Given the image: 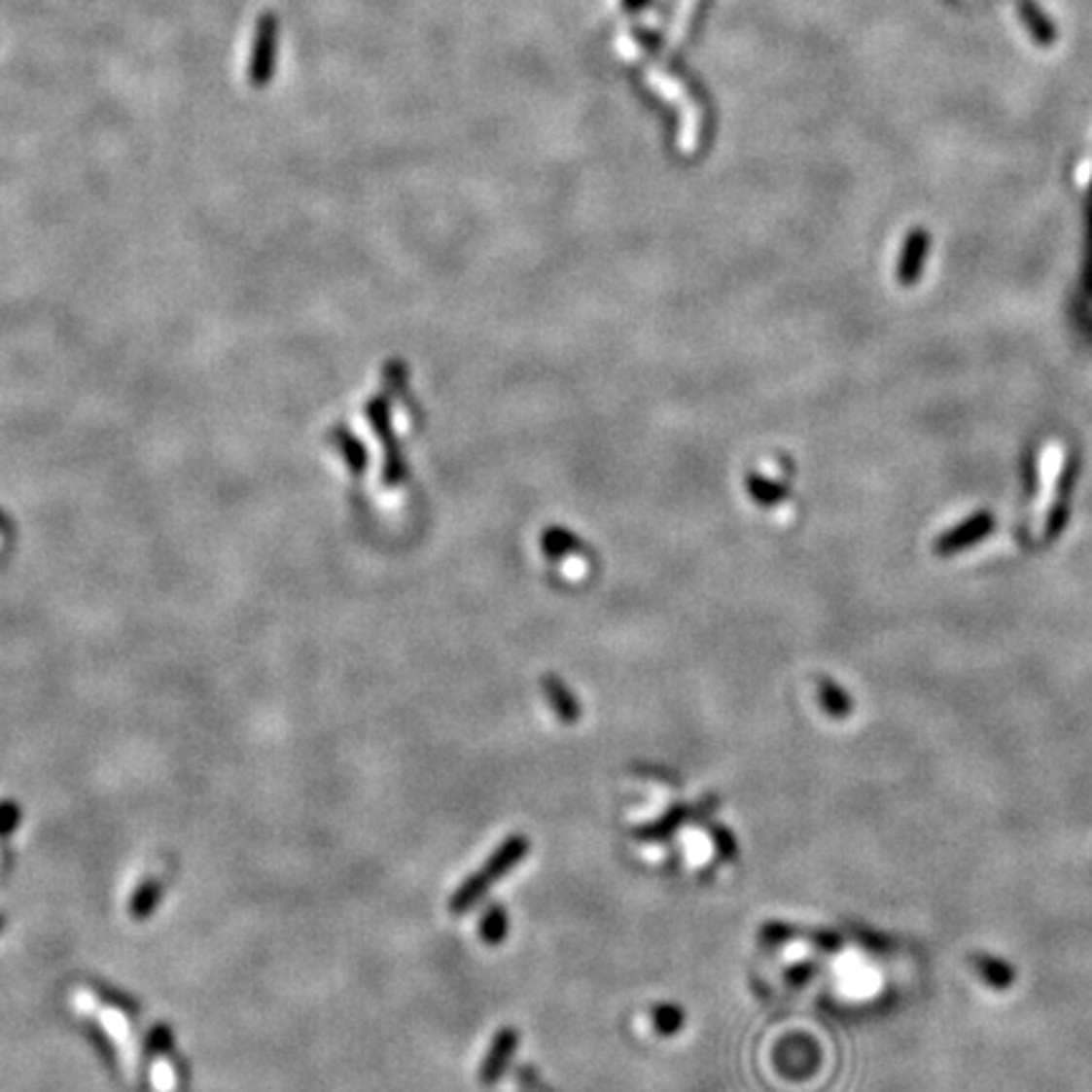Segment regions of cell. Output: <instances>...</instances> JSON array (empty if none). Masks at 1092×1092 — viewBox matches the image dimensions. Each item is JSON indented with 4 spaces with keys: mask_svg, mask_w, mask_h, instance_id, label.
Listing matches in <instances>:
<instances>
[{
    "mask_svg": "<svg viewBox=\"0 0 1092 1092\" xmlns=\"http://www.w3.org/2000/svg\"><path fill=\"white\" fill-rule=\"evenodd\" d=\"M529 850H531V840L526 837V834L516 832L511 834V837H506V840L493 850L491 858H488L486 863L474 872V875H468V878L455 888V893L448 900L450 916H463V913H468V910L474 908L478 900H483L493 885L499 883L501 878H506V875H509V872H511L513 867L529 855Z\"/></svg>",
    "mask_w": 1092,
    "mask_h": 1092,
    "instance_id": "cell-1",
    "label": "cell"
},
{
    "mask_svg": "<svg viewBox=\"0 0 1092 1092\" xmlns=\"http://www.w3.org/2000/svg\"><path fill=\"white\" fill-rule=\"evenodd\" d=\"M645 76H648V84L655 88L657 94L665 96L668 101H676L678 107H681L683 112L681 145L683 150H693L695 142H698V134H701L703 114H701V107L695 104L693 94L688 91V87H686L681 79H676V76H670L663 66H651Z\"/></svg>",
    "mask_w": 1092,
    "mask_h": 1092,
    "instance_id": "cell-2",
    "label": "cell"
},
{
    "mask_svg": "<svg viewBox=\"0 0 1092 1092\" xmlns=\"http://www.w3.org/2000/svg\"><path fill=\"white\" fill-rule=\"evenodd\" d=\"M719 804H721L719 794H703L701 799L693 804H676V807H670L665 815L657 817L655 822L635 829V837L643 842H663L668 840V837H673L686 822L708 820L711 812L719 809Z\"/></svg>",
    "mask_w": 1092,
    "mask_h": 1092,
    "instance_id": "cell-3",
    "label": "cell"
},
{
    "mask_svg": "<svg viewBox=\"0 0 1092 1092\" xmlns=\"http://www.w3.org/2000/svg\"><path fill=\"white\" fill-rule=\"evenodd\" d=\"M276 16L273 13H264L259 18V25H256L251 63H248V79H251V84L256 88L268 87V82H271L273 69H276Z\"/></svg>",
    "mask_w": 1092,
    "mask_h": 1092,
    "instance_id": "cell-4",
    "label": "cell"
},
{
    "mask_svg": "<svg viewBox=\"0 0 1092 1092\" xmlns=\"http://www.w3.org/2000/svg\"><path fill=\"white\" fill-rule=\"evenodd\" d=\"M518 1039H521V1037H518L516 1027H501V1030L496 1032V1037L491 1039V1047H488L486 1057H483V1062H480L478 1068L480 1085L491 1087L504 1077L509 1065H511L513 1055H516Z\"/></svg>",
    "mask_w": 1092,
    "mask_h": 1092,
    "instance_id": "cell-5",
    "label": "cell"
},
{
    "mask_svg": "<svg viewBox=\"0 0 1092 1092\" xmlns=\"http://www.w3.org/2000/svg\"><path fill=\"white\" fill-rule=\"evenodd\" d=\"M1014 6H1017V13L1019 18H1022L1024 28H1027L1030 36L1035 38V44L1044 46V49L1055 46L1057 41L1055 23L1044 16L1042 8L1037 6V0H1014Z\"/></svg>",
    "mask_w": 1092,
    "mask_h": 1092,
    "instance_id": "cell-6",
    "label": "cell"
},
{
    "mask_svg": "<svg viewBox=\"0 0 1092 1092\" xmlns=\"http://www.w3.org/2000/svg\"><path fill=\"white\" fill-rule=\"evenodd\" d=\"M542 686H544V693H546V698H549L551 708H554V714L559 716L564 723H575V721H580V716H581L580 703H577V698L572 695V690H569L567 686L559 681V678L546 676L542 681Z\"/></svg>",
    "mask_w": 1092,
    "mask_h": 1092,
    "instance_id": "cell-7",
    "label": "cell"
},
{
    "mask_svg": "<svg viewBox=\"0 0 1092 1092\" xmlns=\"http://www.w3.org/2000/svg\"><path fill=\"white\" fill-rule=\"evenodd\" d=\"M509 935V910L501 903H491L478 918V938L488 946H499Z\"/></svg>",
    "mask_w": 1092,
    "mask_h": 1092,
    "instance_id": "cell-8",
    "label": "cell"
},
{
    "mask_svg": "<svg viewBox=\"0 0 1092 1092\" xmlns=\"http://www.w3.org/2000/svg\"><path fill=\"white\" fill-rule=\"evenodd\" d=\"M651 1022H652V1030H655L660 1037H676L681 1035V1030L686 1027L688 1017H686L683 1006L673 1004V1002H663V1004H655L651 1009Z\"/></svg>",
    "mask_w": 1092,
    "mask_h": 1092,
    "instance_id": "cell-9",
    "label": "cell"
},
{
    "mask_svg": "<svg viewBox=\"0 0 1092 1092\" xmlns=\"http://www.w3.org/2000/svg\"><path fill=\"white\" fill-rule=\"evenodd\" d=\"M695 8H698V0H678L676 16H673V23L668 28V36H665V53H673L686 41L690 23H693Z\"/></svg>",
    "mask_w": 1092,
    "mask_h": 1092,
    "instance_id": "cell-10",
    "label": "cell"
},
{
    "mask_svg": "<svg viewBox=\"0 0 1092 1092\" xmlns=\"http://www.w3.org/2000/svg\"><path fill=\"white\" fill-rule=\"evenodd\" d=\"M706 832H708V837L714 840L716 855H719L723 863H733V860L739 858V842H736V837H733L731 829L723 828V825H719V822H708Z\"/></svg>",
    "mask_w": 1092,
    "mask_h": 1092,
    "instance_id": "cell-11",
    "label": "cell"
},
{
    "mask_svg": "<svg viewBox=\"0 0 1092 1092\" xmlns=\"http://www.w3.org/2000/svg\"><path fill=\"white\" fill-rule=\"evenodd\" d=\"M516 1082L524 1087L526 1092H554L546 1082L542 1080V1074L537 1073L534 1065H521V1068L516 1070Z\"/></svg>",
    "mask_w": 1092,
    "mask_h": 1092,
    "instance_id": "cell-12",
    "label": "cell"
}]
</instances>
